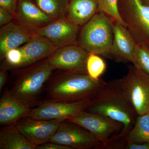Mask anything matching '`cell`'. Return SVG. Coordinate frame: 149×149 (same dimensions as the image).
<instances>
[{"label":"cell","mask_w":149,"mask_h":149,"mask_svg":"<svg viewBox=\"0 0 149 149\" xmlns=\"http://www.w3.org/2000/svg\"><path fill=\"white\" fill-rule=\"evenodd\" d=\"M54 70L47 59L35 65L18 77L9 92L30 106L50 78Z\"/></svg>","instance_id":"4"},{"label":"cell","mask_w":149,"mask_h":149,"mask_svg":"<svg viewBox=\"0 0 149 149\" xmlns=\"http://www.w3.org/2000/svg\"><path fill=\"white\" fill-rule=\"evenodd\" d=\"M118 8L125 27L137 44L149 46V6L142 0H119Z\"/></svg>","instance_id":"5"},{"label":"cell","mask_w":149,"mask_h":149,"mask_svg":"<svg viewBox=\"0 0 149 149\" xmlns=\"http://www.w3.org/2000/svg\"><path fill=\"white\" fill-rule=\"evenodd\" d=\"M98 12L97 0H69L66 17L80 27L87 23Z\"/></svg>","instance_id":"18"},{"label":"cell","mask_w":149,"mask_h":149,"mask_svg":"<svg viewBox=\"0 0 149 149\" xmlns=\"http://www.w3.org/2000/svg\"><path fill=\"white\" fill-rule=\"evenodd\" d=\"M34 34L16 21L2 26L0 29V56L3 59L6 53L12 49L25 44Z\"/></svg>","instance_id":"15"},{"label":"cell","mask_w":149,"mask_h":149,"mask_svg":"<svg viewBox=\"0 0 149 149\" xmlns=\"http://www.w3.org/2000/svg\"><path fill=\"white\" fill-rule=\"evenodd\" d=\"M113 39L109 58L118 63H133L136 42L125 26L113 21Z\"/></svg>","instance_id":"13"},{"label":"cell","mask_w":149,"mask_h":149,"mask_svg":"<svg viewBox=\"0 0 149 149\" xmlns=\"http://www.w3.org/2000/svg\"><path fill=\"white\" fill-rule=\"evenodd\" d=\"M119 80L137 115L147 113L149 104V75L130 65L126 74Z\"/></svg>","instance_id":"6"},{"label":"cell","mask_w":149,"mask_h":149,"mask_svg":"<svg viewBox=\"0 0 149 149\" xmlns=\"http://www.w3.org/2000/svg\"><path fill=\"white\" fill-rule=\"evenodd\" d=\"M148 113V114H149V104L148 107V113Z\"/></svg>","instance_id":"32"},{"label":"cell","mask_w":149,"mask_h":149,"mask_svg":"<svg viewBox=\"0 0 149 149\" xmlns=\"http://www.w3.org/2000/svg\"><path fill=\"white\" fill-rule=\"evenodd\" d=\"M92 100L74 102L54 100L46 102L31 109L27 116L42 120H68L85 111Z\"/></svg>","instance_id":"9"},{"label":"cell","mask_w":149,"mask_h":149,"mask_svg":"<svg viewBox=\"0 0 149 149\" xmlns=\"http://www.w3.org/2000/svg\"><path fill=\"white\" fill-rule=\"evenodd\" d=\"M3 126L0 130V149H37L15 124Z\"/></svg>","instance_id":"19"},{"label":"cell","mask_w":149,"mask_h":149,"mask_svg":"<svg viewBox=\"0 0 149 149\" xmlns=\"http://www.w3.org/2000/svg\"><path fill=\"white\" fill-rule=\"evenodd\" d=\"M88 55L89 53L77 44L58 48L47 60L54 69L87 74Z\"/></svg>","instance_id":"11"},{"label":"cell","mask_w":149,"mask_h":149,"mask_svg":"<svg viewBox=\"0 0 149 149\" xmlns=\"http://www.w3.org/2000/svg\"><path fill=\"white\" fill-rule=\"evenodd\" d=\"M143 2L149 6V0H142Z\"/></svg>","instance_id":"31"},{"label":"cell","mask_w":149,"mask_h":149,"mask_svg":"<svg viewBox=\"0 0 149 149\" xmlns=\"http://www.w3.org/2000/svg\"><path fill=\"white\" fill-rule=\"evenodd\" d=\"M48 142L61 144L72 149H100L101 146L90 131L68 120L60 123Z\"/></svg>","instance_id":"8"},{"label":"cell","mask_w":149,"mask_h":149,"mask_svg":"<svg viewBox=\"0 0 149 149\" xmlns=\"http://www.w3.org/2000/svg\"><path fill=\"white\" fill-rule=\"evenodd\" d=\"M98 5L99 12L107 15L113 21L117 22L125 27L118 8L119 0H97Z\"/></svg>","instance_id":"24"},{"label":"cell","mask_w":149,"mask_h":149,"mask_svg":"<svg viewBox=\"0 0 149 149\" xmlns=\"http://www.w3.org/2000/svg\"><path fill=\"white\" fill-rule=\"evenodd\" d=\"M15 18L31 32L55 20L43 12L32 0H18Z\"/></svg>","instance_id":"14"},{"label":"cell","mask_w":149,"mask_h":149,"mask_svg":"<svg viewBox=\"0 0 149 149\" xmlns=\"http://www.w3.org/2000/svg\"><path fill=\"white\" fill-rule=\"evenodd\" d=\"M31 109L30 106L9 92H6L0 100V125L14 124L21 118L28 116Z\"/></svg>","instance_id":"17"},{"label":"cell","mask_w":149,"mask_h":149,"mask_svg":"<svg viewBox=\"0 0 149 149\" xmlns=\"http://www.w3.org/2000/svg\"><path fill=\"white\" fill-rule=\"evenodd\" d=\"M79 27L66 17L54 20L32 32L45 37L55 47L59 48L77 44Z\"/></svg>","instance_id":"10"},{"label":"cell","mask_w":149,"mask_h":149,"mask_svg":"<svg viewBox=\"0 0 149 149\" xmlns=\"http://www.w3.org/2000/svg\"><path fill=\"white\" fill-rule=\"evenodd\" d=\"M113 20L102 13L83 25L77 44L89 53L109 58L113 39Z\"/></svg>","instance_id":"3"},{"label":"cell","mask_w":149,"mask_h":149,"mask_svg":"<svg viewBox=\"0 0 149 149\" xmlns=\"http://www.w3.org/2000/svg\"><path fill=\"white\" fill-rule=\"evenodd\" d=\"M23 54L20 47L8 51L4 58L5 64L2 69L7 70L8 68L21 67L23 61Z\"/></svg>","instance_id":"25"},{"label":"cell","mask_w":149,"mask_h":149,"mask_svg":"<svg viewBox=\"0 0 149 149\" xmlns=\"http://www.w3.org/2000/svg\"><path fill=\"white\" fill-rule=\"evenodd\" d=\"M8 77L7 70L5 69L1 70L0 71V92H1L3 87L5 85Z\"/></svg>","instance_id":"30"},{"label":"cell","mask_w":149,"mask_h":149,"mask_svg":"<svg viewBox=\"0 0 149 149\" xmlns=\"http://www.w3.org/2000/svg\"><path fill=\"white\" fill-rule=\"evenodd\" d=\"M67 120L90 131L101 143L100 149H104L123 128L120 123L110 118L86 111Z\"/></svg>","instance_id":"7"},{"label":"cell","mask_w":149,"mask_h":149,"mask_svg":"<svg viewBox=\"0 0 149 149\" xmlns=\"http://www.w3.org/2000/svg\"><path fill=\"white\" fill-rule=\"evenodd\" d=\"M37 149H72L64 145L52 142H47L37 146Z\"/></svg>","instance_id":"28"},{"label":"cell","mask_w":149,"mask_h":149,"mask_svg":"<svg viewBox=\"0 0 149 149\" xmlns=\"http://www.w3.org/2000/svg\"><path fill=\"white\" fill-rule=\"evenodd\" d=\"M43 12L56 20L66 17L69 0H32Z\"/></svg>","instance_id":"20"},{"label":"cell","mask_w":149,"mask_h":149,"mask_svg":"<svg viewBox=\"0 0 149 149\" xmlns=\"http://www.w3.org/2000/svg\"><path fill=\"white\" fill-rule=\"evenodd\" d=\"M18 0H0V7L8 10L15 15Z\"/></svg>","instance_id":"26"},{"label":"cell","mask_w":149,"mask_h":149,"mask_svg":"<svg viewBox=\"0 0 149 149\" xmlns=\"http://www.w3.org/2000/svg\"><path fill=\"white\" fill-rule=\"evenodd\" d=\"M63 121L42 120L27 116L14 124L31 143L37 146L49 142Z\"/></svg>","instance_id":"12"},{"label":"cell","mask_w":149,"mask_h":149,"mask_svg":"<svg viewBox=\"0 0 149 149\" xmlns=\"http://www.w3.org/2000/svg\"><path fill=\"white\" fill-rule=\"evenodd\" d=\"M126 141L149 143V114L138 116L135 124L127 135Z\"/></svg>","instance_id":"21"},{"label":"cell","mask_w":149,"mask_h":149,"mask_svg":"<svg viewBox=\"0 0 149 149\" xmlns=\"http://www.w3.org/2000/svg\"><path fill=\"white\" fill-rule=\"evenodd\" d=\"M85 111L107 116L122 124V130L111 143L125 141L138 116L126 97L119 79L106 82Z\"/></svg>","instance_id":"1"},{"label":"cell","mask_w":149,"mask_h":149,"mask_svg":"<svg viewBox=\"0 0 149 149\" xmlns=\"http://www.w3.org/2000/svg\"><path fill=\"white\" fill-rule=\"evenodd\" d=\"M86 69L87 74L91 77L98 80L104 73L107 69V64L104 59L97 54L89 53Z\"/></svg>","instance_id":"23"},{"label":"cell","mask_w":149,"mask_h":149,"mask_svg":"<svg viewBox=\"0 0 149 149\" xmlns=\"http://www.w3.org/2000/svg\"><path fill=\"white\" fill-rule=\"evenodd\" d=\"M133 64L137 69L149 75V46L146 43H136Z\"/></svg>","instance_id":"22"},{"label":"cell","mask_w":149,"mask_h":149,"mask_svg":"<svg viewBox=\"0 0 149 149\" xmlns=\"http://www.w3.org/2000/svg\"><path fill=\"white\" fill-rule=\"evenodd\" d=\"M106 83L87 74L65 71L50 81L47 91L52 100L80 101L94 98Z\"/></svg>","instance_id":"2"},{"label":"cell","mask_w":149,"mask_h":149,"mask_svg":"<svg viewBox=\"0 0 149 149\" xmlns=\"http://www.w3.org/2000/svg\"><path fill=\"white\" fill-rule=\"evenodd\" d=\"M124 149H149L148 143H135L125 141L123 147Z\"/></svg>","instance_id":"29"},{"label":"cell","mask_w":149,"mask_h":149,"mask_svg":"<svg viewBox=\"0 0 149 149\" xmlns=\"http://www.w3.org/2000/svg\"><path fill=\"white\" fill-rule=\"evenodd\" d=\"M15 18L13 14L5 9L0 7V26L1 27L8 24Z\"/></svg>","instance_id":"27"},{"label":"cell","mask_w":149,"mask_h":149,"mask_svg":"<svg viewBox=\"0 0 149 149\" xmlns=\"http://www.w3.org/2000/svg\"><path fill=\"white\" fill-rule=\"evenodd\" d=\"M20 48L23 56L21 67L49 57L58 49L45 37L35 34Z\"/></svg>","instance_id":"16"}]
</instances>
